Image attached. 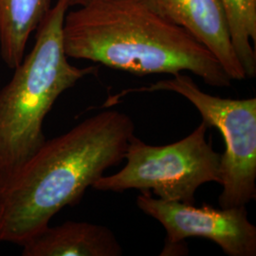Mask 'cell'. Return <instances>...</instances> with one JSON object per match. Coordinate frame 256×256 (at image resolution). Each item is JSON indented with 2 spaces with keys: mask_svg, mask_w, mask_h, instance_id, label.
<instances>
[{
  "mask_svg": "<svg viewBox=\"0 0 256 256\" xmlns=\"http://www.w3.org/2000/svg\"><path fill=\"white\" fill-rule=\"evenodd\" d=\"M135 126L128 114L104 110L46 140L0 189V241L21 246L75 206L88 187L124 160Z\"/></svg>",
  "mask_w": 256,
  "mask_h": 256,
  "instance_id": "1",
  "label": "cell"
},
{
  "mask_svg": "<svg viewBox=\"0 0 256 256\" xmlns=\"http://www.w3.org/2000/svg\"><path fill=\"white\" fill-rule=\"evenodd\" d=\"M63 39L68 58L138 76L189 72L210 86H232L205 46L142 0H95L68 12Z\"/></svg>",
  "mask_w": 256,
  "mask_h": 256,
  "instance_id": "2",
  "label": "cell"
},
{
  "mask_svg": "<svg viewBox=\"0 0 256 256\" xmlns=\"http://www.w3.org/2000/svg\"><path fill=\"white\" fill-rule=\"evenodd\" d=\"M68 0H56L37 28L32 52L0 90V189L45 142L43 124L56 100L98 68L68 62L63 39Z\"/></svg>",
  "mask_w": 256,
  "mask_h": 256,
  "instance_id": "3",
  "label": "cell"
},
{
  "mask_svg": "<svg viewBox=\"0 0 256 256\" xmlns=\"http://www.w3.org/2000/svg\"><path fill=\"white\" fill-rule=\"evenodd\" d=\"M209 126L202 124L182 140L166 146H151L136 137L128 142L126 164L116 174L102 176L92 185L101 192L148 191L166 202L194 204L203 184L220 183L221 154L207 140Z\"/></svg>",
  "mask_w": 256,
  "mask_h": 256,
  "instance_id": "4",
  "label": "cell"
},
{
  "mask_svg": "<svg viewBox=\"0 0 256 256\" xmlns=\"http://www.w3.org/2000/svg\"><path fill=\"white\" fill-rule=\"evenodd\" d=\"M171 92L192 104L209 128H216L224 140L220 158L221 208L247 206L256 198V98L226 99L203 92L186 74L158 81L138 88H128L108 97L104 108L116 106L131 93Z\"/></svg>",
  "mask_w": 256,
  "mask_h": 256,
  "instance_id": "5",
  "label": "cell"
},
{
  "mask_svg": "<svg viewBox=\"0 0 256 256\" xmlns=\"http://www.w3.org/2000/svg\"><path fill=\"white\" fill-rule=\"evenodd\" d=\"M138 208L158 221L166 230L162 256L187 238H205L229 256H256V227L248 220L246 206L216 208L209 204L166 202L148 191L137 196ZM183 248V247H182Z\"/></svg>",
  "mask_w": 256,
  "mask_h": 256,
  "instance_id": "6",
  "label": "cell"
},
{
  "mask_svg": "<svg viewBox=\"0 0 256 256\" xmlns=\"http://www.w3.org/2000/svg\"><path fill=\"white\" fill-rule=\"evenodd\" d=\"M142 1L205 46L232 80L247 79L232 45L229 21L221 0Z\"/></svg>",
  "mask_w": 256,
  "mask_h": 256,
  "instance_id": "7",
  "label": "cell"
},
{
  "mask_svg": "<svg viewBox=\"0 0 256 256\" xmlns=\"http://www.w3.org/2000/svg\"><path fill=\"white\" fill-rule=\"evenodd\" d=\"M23 256H120L124 250L108 227L84 221L50 225L22 245Z\"/></svg>",
  "mask_w": 256,
  "mask_h": 256,
  "instance_id": "8",
  "label": "cell"
},
{
  "mask_svg": "<svg viewBox=\"0 0 256 256\" xmlns=\"http://www.w3.org/2000/svg\"><path fill=\"white\" fill-rule=\"evenodd\" d=\"M52 0H0V55L14 70L25 57L30 34L46 16Z\"/></svg>",
  "mask_w": 256,
  "mask_h": 256,
  "instance_id": "9",
  "label": "cell"
},
{
  "mask_svg": "<svg viewBox=\"0 0 256 256\" xmlns=\"http://www.w3.org/2000/svg\"><path fill=\"white\" fill-rule=\"evenodd\" d=\"M229 21L232 45L247 78L256 75V0H221Z\"/></svg>",
  "mask_w": 256,
  "mask_h": 256,
  "instance_id": "10",
  "label": "cell"
},
{
  "mask_svg": "<svg viewBox=\"0 0 256 256\" xmlns=\"http://www.w3.org/2000/svg\"><path fill=\"white\" fill-rule=\"evenodd\" d=\"M93 1H95V0H68L70 7H75V6L81 7V6H84Z\"/></svg>",
  "mask_w": 256,
  "mask_h": 256,
  "instance_id": "11",
  "label": "cell"
}]
</instances>
